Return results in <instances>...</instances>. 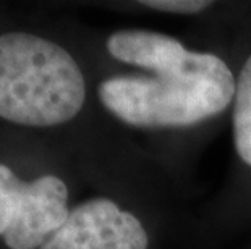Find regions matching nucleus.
<instances>
[{
	"label": "nucleus",
	"instance_id": "nucleus-3",
	"mask_svg": "<svg viewBox=\"0 0 251 249\" xmlns=\"http://www.w3.org/2000/svg\"><path fill=\"white\" fill-rule=\"evenodd\" d=\"M0 186L13 194L18 204L13 224L3 235L8 249H41L70 215L68 188L54 175L23 181L0 163Z\"/></svg>",
	"mask_w": 251,
	"mask_h": 249
},
{
	"label": "nucleus",
	"instance_id": "nucleus-5",
	"mask_svg": "<svg viewBox=\"0 0 251 249\" xmlns=\"http://www.w3.org/2000/svg\"><path fill=\"white\" fill-rule=\"evenodd\" d=\"M233 100L235 149L243 162L251 165V55L240 71Z\"/></svg>",
	"mask_w": 251,
	"mask_h": 249
},
{
	"label": "nucleus",
	"instance_id": "nucleus-2",
	"mask_svg": "<svg viewBox=\"0 0 251 249\" xmlns=\"http://www.w3.org/2000/svg\"><path fill=\"white\" fill-rule=\"evenodd\" d=\"M84 100L83 71L62 45L26 31L0 34V118L49 128L73 120Z\"/></svg>",
	"mask_w": 251,
	"mask_h": 249
},
{
	"label": "nucleus",
	"instance_id": "nucleus-7",
	"mask_svg": "<svg viewBox=\"0 0 251 249\" xmlns=\"http://www.w3.org/2000/svg\"><path fill=\"white\" fill-rule=\"evenodd\" d=\"M18 204L13 194H10L7 189L0 186V236L3 238L5 233L12 226L15 215H17Z\"/></svg>",
	"mask_w": 251,
	"mask_h": 249
},
{
	"label": "nucleus",
	"instance_id": "nucleus-4",
	"mask_svg": "<svg viewBox=\"0 0 251 249\" xmlns=\"http://www.w3.org/2000/svg\"><path fill=\"white\" fill-rule=\"evenodd\" d=\"M141 222L114 201L89 199L70 210L67 222L41 249H148Z\"/></svg>",
	"mask_w": 251,
	"mask_h": 249
},
{
	"label": "nucleus",
	"instance_id": "nucleus-1",
	"mask_svg": "<svg viewBox=\"0 0 251 249\" xmlns=\"http://www.w3.org/2000/svg\"><path fill=\"white\" fill-rule=\"evenodd\" d=\"M109 54L156 76H114L100 83L99 99L131 126H190L221 113L235 97L237 81L214 54L185 49L177 39L141 29L115 31Z\"/></svg>",
	"mask_w": 251,
	"mask_h": 249
},
{
	"label": "nucleus",
	"instance_id": "nucleus-6",
	"mask_svg": "<svg viewBox=\"0 0 251 249\" xmlns=\"http://www.w3.org/2000/svg\"><path fill=\"white\" fill-rule=\"evenodd\" d=\"M141 3L149 8L161 10V12L181 13V15L198 13L201 10L211 7V2H206V0H146V2Z\"/></svg>",
	"mask_w": 251,
	"mask_h": 249
}]
</instances>
